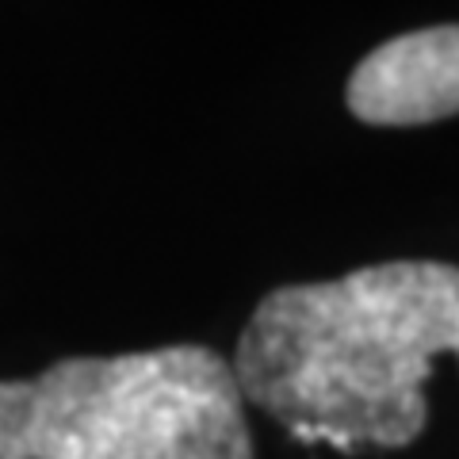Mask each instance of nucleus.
<instances>
[{
  "label": "nucleus",
  "instance_id": "nucleus-3",
  "mask_svg": "<svg viewBox=\"0 0 459 459\" xmlns=\"http://www.w3.org/2000/svg\"><path fill=\"white\" fill-rule=\"evenodd\" d=\"M349 111L376 126L459 115V23L376 47L349 77Z\"/></svg>",
  "mask_w": 459,
  "mask_h": 459
},
{
  "label": "nucleus",
  "instance_id": "nucleus-2",
  "mask_svg": "<svg viewBox=\"0 0 459 459\" xmlns=\"http://www.w3.org/2000/svg\"><path fill=\"white\" fill-rule=\"evenodd\" d=\"M0 459H253L234 364L204 344L0 379Z\"/></svg>",
  "mask_w": 459,
  "mask_h": 459
},
{
  "label": "nucleus",
  "instance_id": "nucleus-1",
  "mask_svg": "<svg viewBox=\"0 0 459 459\" xmlns=\"http://www.w3.org/2000/svg\"><path fill=\"white\" fill-rule=\"evenodd\" d=\"M437 356L459 360V268L386 261L264 295L234 376L246 402L303 444L406 448L429 421Z\"/></svg>",
  "mask_w": 459,
  "mask_h": 459
}]
</instances>
